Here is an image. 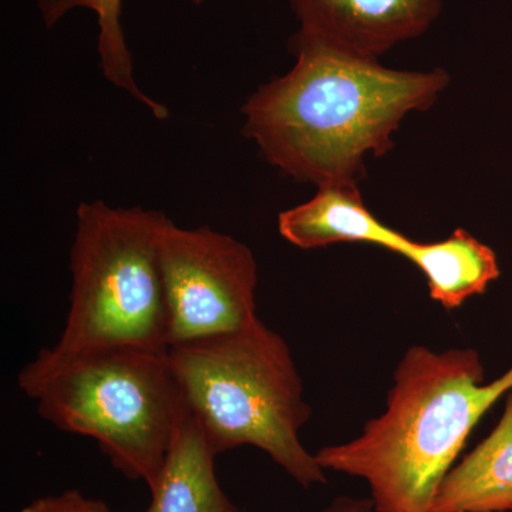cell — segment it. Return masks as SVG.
Returning <instances> with one entry per match:
<instances>
[{"label": "cell", "instance_id": "52a82bcc", "mask_svg": "<svg viewBox=\"0 0 512 512\" xmlns=\"http://www.w3.org/2000/svg\"><path fill=\"white\" fill-rule=\"evenodd\" d=\"M299 32L330 47L377 59L423 35L439 18L441 0H291Z\"/></svg>", "mask_w": 512, "mask_h": 512}, {"label": "cell", "instance_id": "9c48e42d", "mask_svg": "<svg viewBox=\"0 0 512 512\" xmlns=\"http://www.w3.org/2000/svg\"><path fill=\"white\" fill-rule=\"evenodd\" d=\"M431 512H512V390L497 426L444 477Z\"/></svg>", "mask_w": 512, "mask_h": 512}, {"label": "cell", "instance_id": "6da1fadb", "mask_svg": "<svg viewBox=\"0 0 512 512\" xmlns=\"http://www.w3.org/2000/svg\"><path fill=\"white\" fill-rule=\"evenodd\" d=\"M292 49L295 66L245 103L244 134L269 164L318 187L357 184L367 154L389 153L404 117L430 109L450 82L444 70L387 69L302 32Z\"/></svg>", "mask_w": 512, "mask_h": 512}, {"label": "cell", "instance_id": "7c38bea8", "mask_svg": "<svg viewBox=\"0 0 512 512\" xmlns=\"http://www.w3.org/2000/svg\"><path fill=\"white\" fill-rule=\"evenodd\" d=\"M201 5L202 0H192ZM84 8L93 10L99 23V49L101 70L104 77L117 89L130 94L138 103L144 104L158 120L168 119L167 107L151 99L138 87L133 73V59L128 52L121 26L123 0H40V10L47 26H53L70 10Z\"/></svg>", "mask_w": 512, "mask_h": 512}, {"label": "cell", "instance_id": "ba28073f", "mask_svg": "<svg viewBox=\"0 0 512 512\" xmlns=\"http://www.w3.org/2000/svg\"><path fill=\"white\" fill-rule=\"evenodd\" d=\"M278 229L285 241L306 251L335 244H373L403 256L410 242L402 232L377 220L356 183L320 185L311 200L279 214Z\"/></svg>", "mask_w": 512, "mask_h": 512}, {"label": "cell", "instance_id": "30bf717a", "mask_svg": "<svg viewBox=\"0 0 512 512\" xmlns=\"http://www.w3.org/2000/svg\"><path fill=\"white\" fill-rule=\"evenodd\" d=\"M215 457L190 409L178 426L146 512H239L215 476Z\"/></svg>", "mask_w": 512, "mask_h": 512}, {"label": "cell", "instance_id": "3957f363", "mask_svg": "<svg viewBox=\"0 0 512 512\" xmlns=\"http://www.w3.org/2000/svg\"><path fill=\"white\" fill-rule=\"evenodd\" d=\"M18 386L43 420L97 441L111 466L148 488L188 413L168 352L53 346L20 369Z\"/></svg>", "mask_w": 512, "mask_h": 512}, {"label": "cell", "instance_id": "277c9868", "mask_svg": "<svg viewBox=\"0 0 512 512\" xmlns=\"http://www.w3.org/2000/svg\"><path fill=\"white\" fill-rule=\"evenodd\" d=\"M168 356L185 403L217 456L251 446L303 488L328 483L299 437L313 412L279 333L256 318L235 332L171 346Z\"/></svg>", "mask_w": 512, "mask_h": 512}, {"label": "cell", "instance_id": "8fae6325", "mask_svg": "<svg viewBox=\"0 0 512 512\" xmlns=\"http://www.w3.org/2000/svg\"><path fill=\"white\" fill-rule=\"evenodd\" d=\"M403 258L426 276L430 298L446 311L483 295L501 275L493 249L463 228L439 242L424 244L410 239Z\"/></svg>", "mask_w": 512, "mask_h": 512}, {"label": "cell", "instance_id": "8992f818", "mask_svg": "<svg viewBox=\"0 0 512 512\" xmlns=\"http://www.w3.org/2000/svg\"><path fill=\"white\" fill-rule=\"evenodd\" d=\"M170 348L245 328L256 315L258 262L244 242L173 221L161 242Z\"/></svg>", "mask_w": 512, "mask_h": 512}, {"label": "cell", "instance_id": "4fadbf2b", "mask_svg": "<svg viewBox=\"0 0 512 512\" xmlns=\"http://www.w3.org/2000/svg\"><path fill=\"white\" fill-rule=\"evenodd\" d=\"M18 512H110V510L103 501L84 497L77 490H69L63 494L39 498Z\"/></svg>", "mask_w": 512, "mask_h": 512}, {"label": "cell", "instance_id": "7a4b0ae2", "mask_svg": "<svg viewBox=\"0 0 512 512\" xmlns=\"http://www.w3.org/2000/svg\"><path fill=\"white\" fill-rule=\"evenodd\" d=\"M474 349L414 345L393 373L386 410L348 443L320 448L323 470L362 478L376 512H431L468 437L512 390V367L484 383Z\"/></svg>", "mask_w": 512, "mask_h": 512}, {"label": "cell", "instance_id": "5bb4252c", "mask_svg": "<svg viewBox=\"0 0 512 512\" xmlns=\"http://www.w3.org/2000/svg\"><path fill=\"white\" fill-rule=\"evenodd\" d=\"M322 512H376L372 498H355L342 495Z\"/></svg>", "mask_w": 512, "mask_h": 512}, {"label": "cell", "instance_id": "5b68a950", "mask_svg": "<svg viewBox=\"0 0 512 512\" xmlns=\"http://www.w3.org/2000/svg\"><path fill=\"white\" fill-rule=\"evenodd\" d=\"M170 222L163 212L141 207L79 205L70 249V308L57 350H170L161 269V242Z\"/></svg>", "mask_w": 512, "mask_h": 512}]
</instances>
